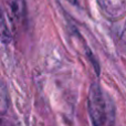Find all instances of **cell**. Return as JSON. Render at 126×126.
Listing matches in <instances>:
<instances>
[{"label": "cell", "instance_id": "obj_1", "mask_svg": "<svg viewBox=\"0 0 126 126\" xmlns=\"http://www.w3.org/2000/svg\"><path fill=\"white\" fill-rule=\"evenodd\" d=\"M89 113L94 126H106L113 117V110L98 84H92L89 93Z\"/></svg>", "mask_w": 126, "mask_h": 126}]
</instances>
